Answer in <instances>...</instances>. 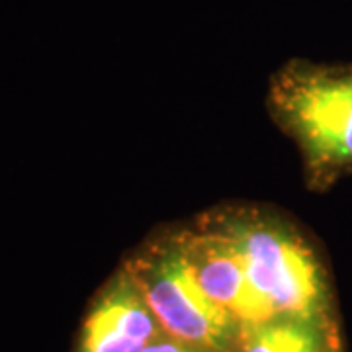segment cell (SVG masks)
<instances>
[{
	"label": "cell",
	"instance_id": "cell-1",
	"mask_svg": "<svg viewBox=\"0 0 352 352\" xmlns=\"http://www.w3.org/2000/svg\"><path fill=\"white\" fill-rule=\"evenodd\" d=\"M212 221L237 245L252 288L274 317H335L327 270L294 227L261 212H227Z\"/></svg>",
	"mask_w": 352,
	"mask_h": 352
},
{
	"label": "cell",
	"instance_id": "cell-2",
	"mask_svg": "<svg viewBox=\"0 0 352 352\" xmlns=\"http://www.w3.org/2000/svg\"><path fill=\"white\" fill-rule=\"evenodd\" d=\"M270 106L315 175L352 170V71L296 65L270 87Z\"/></svg>",
	"mask_w": 352,
	"mask_h": 352
},
{
	"label": "cell",
	"instance_id": "cell-3",
	"mask_svg": "<svg viewBox=\"0 0 352 352\" xmlns=\"http://www.w3.org/2000/svg\"><path fill=\"white\" fill-rule=\"evenodd\" d=\"M163 331L212 352H233L243 327L201 288L180 233L151 241L126 264Z\"/></svg>",
	"mask_w": 352,
	"mask_h": 352
},
{
	"label": "cell",
	"instance_id": "cell-4",
	"mask_svg": "<svg viewBox=\"0 0 352 352\" xmlns=\"http://www.w3.org/2000/svg\"><path fill=\"white\" fill-rule=\"evenodd\" d=\"M163 333L135 278L122 266L90 303L75 352H143Z\"/></svg>",
	"mask_w": 352,
	"mask_h": 352
},
{
	"label": "cell",
	"instance_id": "cell-5",
	"mask_svg": "<svg viewBox=\"0 0 352 352\" xmlns=\"http://www.w3.org/2000/svg\"><path fill=\"white\" fill-rule=\"evenodd\" d=\"M178 233L201 288L233 315L241 327H252L274 317L252 288L239 249L223 229L208 221L198 229Z\"/></svg>",
	"mask_w": 352,
	"mask_h": 352
},
{
	"label": "cell",
	"instance_id": "cell-6",
	"mask_svg": "<svg viewBox=\"0 0 352 352\" xmlns=\"http://www.w3.org/2000/svg\"><path fill=\"white\" fill-rule=\"evenodd\" d=\"M233 352H344L337 317L278 315L241 331Z\"/></svg>",
	"mask_w": 352,
	"mask_h": 352
},
{
	"label": "cell",
	"instance_id": "cell-7",
	"mask_svg": "<svg viewBox=\"0 0 352 352\" xmlns=\"http://www.w3.org/2000/svg\"><path fill=\"white\" fill-rule=\"evenodd\" d=\"M143 352H212L206 351V349H200V346H194V344H188V342H182V340L173 339L168 337L166 333H163L159 339L155 340L153 344H149Z\"/></svg>",
	"mask_w": 352,
	"mask_h": 352
}]
</instances>
